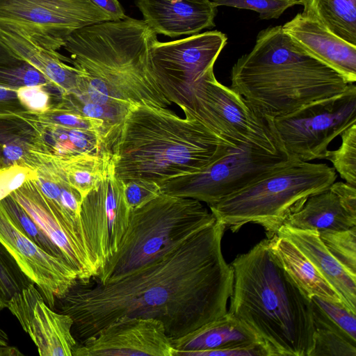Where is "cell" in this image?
<instances>
[{
	"label": "cell",
	"mask_w": 356,
	"mask_h": 356,
	"mask_svg": "<svg viewBox=\"0 0 356 356\" xmlns=\"http://www.w3.org/2000/svg\"><path fill=\"white\" fill-rule=\"evenodd\" d=\"M225 227L214 222L155 261L115 281H78L58 299L60 312L73 320L81 341L121 317L162 322L170 340L227 312L233 270L222 252Z\"/></svg>",
	"instance_id": "6da1fadb"
},
{
	"label": "cell",
	"mask_w": 356,
	"mask_h": 356,
	"mask_svg": "<svg viewBox=\"0 0 356 356\" xmlns=\"http://www.w3.org/2000/svg\"><path fill=\"white\" fill-rule=\"evenodd\" d=\"M156 40L157 34L143 19L129 17L76 30L63 46L79 75L77 90L70 95L126 114L142 104L167 108L172 103L149 60Z\"/></svg>",
	"instance_id": "7a4b0ae2"
},
{
	"label": "cell",
	"mask_w": 356,
	"mask_h": 356,
	"mask_svg": "<svg viewBox=\"0 0 356 356\" xmlns=\"http://www.w3.org/2000/svg\"><path fill=\"white\" fill-rule=\"evenodd\" d=\"M182 118L166 108L133 107L113 142L111 163L123 183L152 181L199 172L235 148L184 111Z\"/></svg>",
	"instance_id": "3957f363"
},
{
	"label": "cell",
	"mask_w": 356,
	"mask_h": 356,
	"mask_svg": "<svg viewBox=\"0 0 356 356\" xmlns=\"http://www.w3.org/2000/svg\"><path fill=\"white\" fill-rule=\"evenodd\" d=\"M230 265L234 280L227 312L271 356H309L315 329L312 301L273 254L268 238Z\"/></svg>",
	"instance_id": "277c9868"
},
{
	"label": "cell",
	"mask_w": 356,
	"mask_h": 356,
	"mask_svg": "<svg viewBox=\"0 0 356 356\" xmlns=\"http://www.w3.org/2000/svg\"><path fill=\"white\" fill-rule=\"evenodd\" d=\"M350 84L276 26L261 30L251 51L233 65L230 88L274 119L337 95Z\"/></svg>",
	"instance_id": "5b68a950"
},
{
	"label": "cell",
	"mask_w": 356,
	"mask_h": 356,
	"mask_svg": "<svg viewBox=\"0 0 356 356\" xmlns=\"http://www.w3.org/2000/svg\"><path fill=\"white\" fill-rule=\"evenodd\" d=\"M337 177L334 168L325 163L291 158L257 181L209 207L225 229L235 232L245 224L255 223L262 226L266 238H270L309 196L330 187Z\"/></svg>",
	"instance_id": "8992f818"
},
{
	"label": "cell",
	"mask_w": 356,
	"mask_h": 356,
	"mask_svg": "<svg viewBox=\"0 0 356 356\" xmlns=\"http://www.w3.org/2000/svg\"><path fill=\"white\" fill-rule=\"evenodd\" d=\"M215 221L202 202L161 192L131 211L118 249L100 270L97 282L115 281L155 261Z\"/></svg>",
	"instance_id": "52a82bcc"
},
{
	"label": "cell",
	"mask_w": 356,
	"mask_h": 356,
	"mask_svg": "<svg viewBox=\"0 0 356 356\" xmlns=\"http://www.w3.org/2000/svg\"><path fill=\"white\" fill-rule=\"evenodd\" d=\"M182 111L235 148L253 144L270 152H286L273 119L264 115L240 94L218 82L213 68L193 85L189 106Z\"/></svg>",
	"instance_id": "ba28073f"
},
{
	"label": "cell",
	"mask_w": 356,
	"mask_h": 356,
	"mask_svg": "<svg viewBox=\"0 0 356 356\" xmlns=\"http://www.w3.org/2000/svg\"><path fill=\"white\" fill-rule=\"evenodd\" d=\"M108 21L88 0H0V29L50 51L76 30Z\"/></svg>",
	"instance_id": "9c48e42d"
},
{
	"label": "cell",
	"mask_w": 356,
	"mask_h": 356,
	"mask_svg": "<svg viewBox=\"0 0 356 356\" xmlns=\"http://www.w3.org/2000/svg\"><path fill=\"white\" fill-rule=\"evenodd\" d=\"M291 158L285 152H270L247 144L234 148L199 172L170 178L159 185L162 193L210 206L257 181Z\"/></svg>",
	"instance_id": "30bf717a"
},
{
	"label": "cell",
	"mask_w": 356,
	"mask_h": 356,
	"mask_svg": "<svg viewBox=\"0 0 356 356\" xmlns=\"http://www.w3.org/2000/svg\"><path fill=\"white\" fill-rule=\"evenodd\" d=\"M356 123V86L273 119L288 154L302 161L324 159L332 140Z\"/></svg>",
	"instance_id": "8fae6325"
},
{
	"label": "cell",
	"mask_w": 356,
	"mask_h": 356,
	"mask_svg": "<svg viewBox=\"0 0 356 356\" xmlns=\"http://www.w3.org/2000/svg\"><path fill=\"white\" fill-rule=\"evenodd\" d=\"M227 42V36L218 31L170 42L154 40L149 48V60L165 97L181 110L188 108L193 85L213 68Z\"/></svg>",
	"instance_id": "7c38bea8"
},
{
	"label": "cell",
	"mask_w": 356,
	"mask_h": 356,
	"mask_svg": "<svg viewBox=\"0 0 356 356\" xmlns=\"http://www.w3.org/2000/svg\"><path fill=\"white\" fill-rule=\"evenodd\" d=\"M131 211L123 183L115 176L111 163L106 176L83 199L80 209L83 234L99 272L117 252Z\"/></svg>",
	"instance_id": "4fadbf2b"
},
{
	"label": "cell",
	"mask_w": 356,
	"mask_h": 356,
	"mask_svg": "<svg viewBox=\"0 0 356 356\" xmlns=\"http://www.w3.org/2000/svg\"><path fill=\"white\" fill-rule=\"evenodd\" d=\"M0 241L13 256L51 309L78 281L74 268L31 240L0 202Z\"/></svg>",
	"instance_id": "5bb4252c"
},
{
	"label": "cell",
	"mask_w": 356,
	"mask_h": 356,
	"mask_svg": "<svg viewBox=\"0 0 356 356\" xmlns=\"http://www.w3.org/2000/svg\"><path fill=\"white\" fill-rule=\"evenodd\" d=\"M174 356L164 325L159 320L121 317L76 344L72 356Z\"/></svg>",
	"instance_id": "9a60e30c"
},
{
	"label": "cell",
	"mask_w": 356,
	"mask_h": 356,
	"mask_svg": "<svg viewBox=\"0 0 356 356\" xmlns=\"http://www.w3.org/2000/svg\"><path fill=\"white\" fill-rule=\"evenodd\" d=\"M10 195L60 250L76 271L79 283L90 284L97 278L99 270L86 243L53 208L35 180L25 182Z\"/></svg>",
	"instance_id": "2e32d148"
},
{
	"label": "cell",
	"mask_w": 356,
	"mask_h": 356,
	"mask_svg": "<svg viewBox=\"0 0 356 356\" xmlns=\"http://www.w3.org/2000/svg\"><path fill=\"white\" fill-rule=\"evenodd\" d=\"M7 308L29 335L40 356H72L76 341L73 320L54 312L34 284H31L9 301Z\"/></svg>",
	"instance_id": "e0dca14e"
},
{
	"label": "cell",
	"mask_w": 356,
	"mask_h": 356,
	"mask_svg": "<svg viewBox=\"0 0 356 356\" xmlns=\"http://www.w3.org/2000/svg\"><path fill=\"white\" fill-rule=\"evenodd\" d=\"M282 29L310 56L349 83L356 81V45L332 33L317 20L298 13Z\"/></svg>",
	"instance_id": "ac0fdd59"
},
{
	"label": "cell",
	"mask_w": 356,
	"mask_h": 356,
	"mask_svg": "<svg viewBox=\"0 0 356 356\" xmlns=\"http://www.w3.org/2000/svg\"><path fill=\"white\" fill-rule=\"evenodd\" d=\"M135 3L156 34L177 38L215 26L217 7L210 0H136Z\"/></svg>",
	"instance_id": "d6986e66"
},
{
	"label": "cell",
	"mask_w": 356,
	"mask_h": 356,
	"mask_svg": "<svg viewBox=\"0 0 356 356\" xmlns=\"http://www.w3.org/2000/svg\"><path fill=\"white\" fill-rule=\"evenodd\" d=\"M295 244L309 259L343 303L356 313V275L351 273L327 249L318 232L282 225L277 233Z\"/></svg>",
	"instance_id": "ffe728a7"
},
{
	"label": "cell",
	"mask_w": 356,
	"mask_h": 356,
	"mask_svg": "<svg viewBox=\"0 0 356 356\" xmlns=\"http://www.w3.org/2000/svg\"><path fill=\"white\" fill-rule=\"evenodd\" d=\"M31 151L30 167L37 171L35 182L40 190L53 208L83 238L88 247L80 220L82 202L81 195L69 184L52 156Z\"/></svg>",
	"instance_id": "44dd1931"
},
{
	"label": "cell",
	"mask_w": 356,
	"mask_h": 356,
	"mask_svg": "<svg viewBox=\"0 0 356 356\" xmlns=\"http://www.w3.org/2000/svg\"><path fill=\"white\" fill-rule=\"evenodd\" d=\"M170 342L175 349L174 356H195L201 351L263 341L227 312L222 316Z\"/></svg>",
	"instance_id": "7402d4cb"
},
{
	"label": "cell",
	"mask_w": 356,
	"mask_h": 356,
	"mask_svg": "<svg viewBox=\"0 0 356 356\" xmlns=\"http://www.w3.org/2000/svg\"><path fill=\"white\" fill-rule=\"evenodd\" d=\"M32 121L36 130L32 151L58 158L111 152L112 144L97 132Z\"/></svg>",
	"instance_id": "603a6c76"
},
{
	"label": "cell",
	"mask_w": 356,
	"mask_h": 356,
	"mask_svg": "<svg viewBox=\"0 0 356 356\" xmlns=\"http://www.w3.org/2000/svg\"><path fill=\"white\" fill-rule=\"evenodd\" d=\"M284 225L318 232L345 230L356 226V215L346 209L332 183L327 188L309 196Z\"/></svg>",
	"instance_id": "cb8c5ba5"
},
{
	"label": "cell",
	"mask_w": 356,
	"mask_h": 356,
	"mask_svg": "<svg viewBox=\"0 0 356 356\" xmlns=\"http://www.w3.org/2000/svg\"><path fill=\"white\" fill-rule=\"evenodd\" d=\"M0 40L17 57L31 65L59 90L61 95L75 92L79 75L74 66L65 63L70 58L58 51L39 47L23 38L0 29Z\"/></svg>",
	"instance_id": "d4e9b609"
},
{
	"label": "cell",
	"mask_w": 356,
	"mask_h": 356,
	"mask_svg": "<svg viewBox=\"0 0 356 356\" xmlns=\"http://www.w3.org/2000/svg\"><path fill=\"white\" fill-rule=\"evenodd\" d=\"M269 248L284 270L310 298L318 296L343 302L305 254L289 239L277 234L268 238Z\"/></svg>",
	"instance_id": "484cf974"
},
{
	"label": "cell",
	"mask_w": 356,
	"mask_h": 356,
	"mask_svg": "<svg viewBox=\"0 0 356 356\" xmlns=\"http://www.w3.org/2000/svg\"><path fill=\"white\" fill-rule=\"evenodd\" d=\"M26 113L0 117V169L15 165L30 168L36 130Z\"/></svg>",
	"instance_id": "4316f807"
},
{
	"label": "cell",
	"mask_w": 356,
	"mask_h": 356,
	"mask_svg": "<svg viewBox=\"0 0 356 356\" xmlns=\"http://www.w3.org/2000/svg\"><path fill=\"white\" fill-rule=\"evenodd\" d=\"M302 15L356 45V0H300Z\"/></svg>",
	"instance_id": "83f0119b"
},
{
	"label": "cell",
	"mask_w": 356,
	"mask_h": 356,
	"mask_svg": "<svg viewBox=\"0 0 356 356\" xmlns=\"http://www.w3.org/2000/svg\"><path fill=\"white\" fill-rule=\"evenodd\" d=\"M111 156L112 152L83 154L67 158L52 157L83 200L106 176L111 165Z\"/></svg>",
	"instance_id": "f1b7e54d"
},
{
	"label": "cell",
	"mask_w": 356,
	"mask_h": 356,
	"mask_svg": "<svg viewBox=\"0 0 356 356\" xmlns=\"http://www.w3.org/2000/svg\"><path fill=\"white\" fill-rule=\"evenodd\" d=\"M312 303L315 329L309 356H356V342L332 324Z\"/></svg>",
	"instance_id": "f546056e"
},
{
	"label": "cell",
	"mask_w": 356,
	"mask_h": 356,
	"mask_svg": "<svg viewBox=\"0 0 356 356\" xmlns=\"http://www.w3.org/2000/svg\"><path fill=\"white\" fill-rule=\"evenodd\" d=\"M32 120L42 123L76 128L97 132L104 136L113 145L118 133L110 129L102 120L85 116L63 105L60 102L41 113L27 112Z\"/></svg>",
	"instance_id": "4dcf8cb0"
},
{
	"label": "cell",
	"mask_w": 356,
	"mask_h": 356,
	"mask_svg": "<svg viewBox=\"0 0 356 356\" xmlns=\"http://www.w3.org/2000/svg\"><path fill=\"white\" fill-rule=\"evenodd\" d=\"M31 284L13 256L0 241V311L7 308L9 301Z\"/></svg>",
	"instance_id": "1f68e13d"
},
{
	"label": "cell",
	"mask_w": 356,
	"mask_h": 356,
	"mask_svg": "<svg viewBox=\"0 0 356 356\" xmlns=\"http://www.w3.org/2000/svg\"><path fill=\"white\" fill-rule=\"evenodd\" d=\"M341 144L335 150H327L324 159L330 161L346 183L356 186V123L340 134Z\"/></svg>",
	"instance_id": "d6a6232c"
},
{
	"label": "cell",
	"mask_w": 356,
	"mask_h": 356,
	"mask_svg": "<svg viewBox=\"0 0 356 356\" xmlns=\"http://www.w3.org/2000/svg\"><path fill=\"white\" fill-rule=\"evenodd\" d=\"M318 234L330 252L356 275V226L345 230L321 232Z\"/></svg>",
	"instance_id": "836d02e7"
},
{
	"label": "cell",
	"mask_w": 356,
	"mask_h": 356,
	"mask_svg": "<svg viewBox=\"0 0 356 356\" xmlns=\"http://www.w3.org/2000/svg\"><path fill=\"white\" fill-rule=\"evenodd\" d=\"M0 202L10 217L31 240L47 252L65 259L60 250L12 196H7Z\"/></svg>",
	"instance_id": "e575fe53"
},
{
	"label": "cell",
	"mask_w": 356,
	"mask_h": 356,
	"mask_svg": "<svg viewBox=\"0 0 356 356\" xmlns=\"http://www.w3.org/2000/svg\"><path fill=\"white\" fill-rule=\"evenodd\" d=\"M310 300L332 324L356 342V313L343 302L318 296H312Z\"/></svg>",
	"instance_id": "d590c367"
},
{
	"label": "cell",
	"mask_w": 356,
	"mask_h": 356,
	"mask_svg": "<svg viewBox=\"0 0 356 356\" xmlns=\"http://www.w3.org/2000/svg\"><path fill=\"white\" fill-rule=\"evenodd\" d=\"M36 85L56 88L47 77L26 61L15 65H0V86L17 90L23 86Z\"/></svg>",
	"instance_id": "8d00e7d4"
},
{
	"label": "cell",
	"mask_w": 356,
	"mask_h": 356,
	"mask_svg": "<svg viewBox=\"0 0 356 356\" xmlns=\"http://www.w3.org/2000/svg\"><path fill=\"white\" fill-rule=\"evenodd\" d=\"M218 6L248 9L259 13L261 19H277L289 8L301 5L300 0H213Z\"/></svg>",
	"instance_id": "74e56055"
},
{
	"label": "cell",
	"mask_w": 356,
	"mask_h": 356,
	"mask_svg": "<svg viewBox=\"0 0 356 356\" xmlns=\"http://www.w3.org/2000/svg\"><path fill=\"white\" fill-rule=\"evenodd\" d=\"M17 98L21 104L29 112L41 113L57 104L53 96L60 95L55 88L44 86H27L19 88L16 90Z\"/></svg>",
	"instance_id": "f35d334b"
},
{
	"label": "cell",
	"mask_w": 356,
	"mask_h": 356,
	"mask_svg": "<svg viewBox=\"0 0 356 356\" xmlns=\"http://www.w3.org/2000/svg\"><path fill=\"white\" fill-rule=\"evenodd\" d=\"M123 190L131 211L145 205L161 193L157 183L146 180H132L123 183Z\"/></svg>",
	"instance_id": "ab89813d"
},
{
	"label": "cell",
	"mask_w": 356,
	"mask_h": 356,
	"mask_svg": "<svg viewBox=\"0 0 356 356\" xmlns=\"http://www.w3.org/2000/svg\"><path fill=\"white\" fill-rule=\"evenodd\" d=\"M37 178L36 170L28 166L15 165L0 169V202L25 182Z\"/></svg>",
	"instance_id": "60d3db41"
},
{
	"label": "cell",
	"mask_w": 356,
	"mask_h": 356,
	"mask_svg": "<svg viewBox=\"0 0 356 356\" xmlns=\"http://www.w3.org/2000/svg\"><path fill=\"white\" fill-rule=\"evenodd\" d=\"M16 89L0 86V117L28 112L19 102Z\"/></svg>",
	"instance_id": "b9f144b4"
},
{
	"label": "cell",
	"mask_w": 356,
	"mask_h": 356,
	"mask_svg": "<svg viewBox=\"0 0 356 356\" xmlns=\"http://www.w3.org/2000/svg\"><path fill=\"white\" fill-rule=\"evenodd\" d=\"M88 1L110 16L113 21L124 19L127 17L118 0Z\"/></svg>",
	"instance_id": "7bdbcfd3"
},
{
	"label": "cell",
	"mask_w": 356,
	"mask_h": 356,
	"mask_svg": "<svg viewBox=\"0 0 356 356\" xmlns=\"http://www.w3.org/2000/svg\"><path fill=\"white\" fill-rule=\"evenodd\" d=\"M23 61L0 40V65H15Z\"/></svg>",
	"instance_id": "ee69618b"
},
{
	"label": "cell",
	"mask_w": 356,
	"mask_h": 356,
	"mask_svg": "<svg viewBox=\"0 0 356 356\" xmlns=\"http://www.w3.org/2000/svg\"><path fill=\"white\" fill-rule=\"evenodd\" d=\"M8 345V337L6 332L0 327V356L5 346Z\"/></svg>",
	"instance_id": "f6af8a7d"
}]
</instances>
